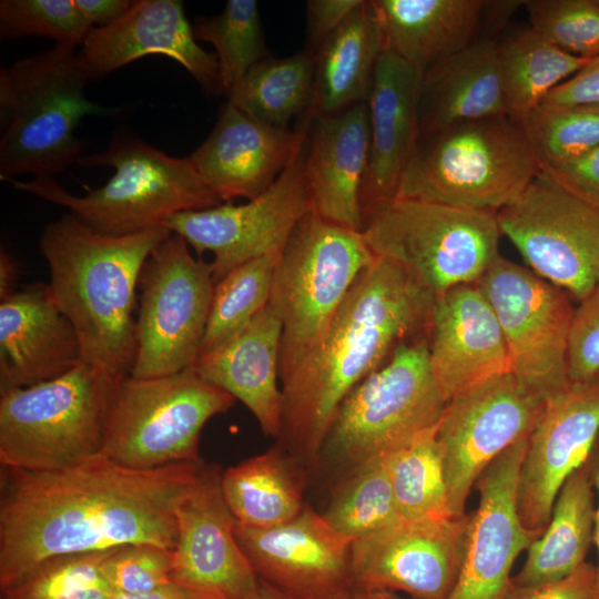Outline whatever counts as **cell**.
Masks as SVG:
<instances>
[{
    "label": "cell",
    "mask_w": 599,
    "mask_h": 599,
    "mask_svg": "<svg viewBox=\"0 0 599 599\" xmlns=\"http://www.w3.org/2000/svg\"><path fill=\"white\" fill-rule=\"evenodd\" d=\"M337 599H405L394 591L374 590L352 587Z\"/></svg>",
    "instance_id": "cell-55"
},
{
    "label": "cell",
    "mask_w": 599,
    "mask_h": 599,
    "mask_svg": "<svg viewBox=\"0 0 599 599\" xmlns=\"http://www.w3.org/2000/svg\"><path fill=\"white\" fill-rule=\"evenodd\" d=\"M280 254L251 260L214 285L200 355L233 337L268 304Z\"/></svg>",
    "instance_id": "cell-39"
},
{
    "label": "cell",
    "mask_w": 599,
    "mask_h": 599,
    "mask_svg": "<svg viewBox=\"0 0 599 599\" xmlns=\"http://www.w3.org/2000/svg\"><path fill=\"white\" fill-rule=\"evenodd\" d=\"M246 599H292V598L260 579V586L257 590Z\"/></svg>",
    "instance_id": "cell-56"
},
{
    "label": "cell",
    "mask_w": 599,
    "mask_h": 599,
    "mask_svg": "<svg viewBox=\"0 0 599 599\" xmlns=\"http://www.w3.org/2000/svg\"><path fill=\"white\" fill-rule=\"evenodd\" d=\"M1 599H7L6 597L1 596Z\"/></svg>",
    "instance_id": "cell-57"
},
{
    "label": "cell",
    "mask_w": 599,
    "mask_h": 599,
    "mask_svg": "<svg viewBox=\"0 0 599 599\" xmlns=\"http://www.w3.org/2000/svg\"><path fill=\"white\" fill-rule=\"evenodd\" d=\"M376 257L362 232L312 211L296 224L276 263L268 302L283 327L281 380L321 339Z\"/></svg>",
    "instance_id": "cell-9"
},
{
    "label": "cell",
    "mask_w": 599,
    "mask_h": 599,
    "mask_svg": "<svg viewBox=\"0 0 599 599\" xmlns=\"http://www.w3.org/2000/svg\"><path fill=\"white\" fill-rule=\"evenodd\" d=\"M599 436V380L569 383L546 400L532 427L517 484V509L538 539L569 476L581 467Z\"/></svg>",
    "instance_id": "cell-18"
},
{
    "label": "cell",
    "mask_w": 599,
    "mask_h": 599,
    "mask_svg": "<svg viewBox=\"0 0 599 599\" xmlns=\"http://www.w3.org/2000/svg\"><path fill=\"white\" fill-rule=\"evenodd\" d=\"M386 50L425 72L483 39L486 0H373Z\"/></svg>",
    "instance_id": "cell-29"
},
{
    "label": "cell",
    "mask_w": 599,
    "mask_h": 599,
    "mask_svg": "<svg viewBox=\"0 0 599 599\" xmlns=\"http://www.w3.org/2000/svg\"><path fill=\"white\" fill-rule=\"evenodd\" d=\"M213 268L172 233L141 271L136 353L130 375L148 378L192 367L200 356L213 290Z\"/></svg>",
    "instance_id": "cell-12"
},
{
    "label": "cell",
    "mask_w": 599,
    "mask_h": 599,
    "mask_svg": "<svg viewBox=\"0 0 599 599\" xmlns=\"http://www.w3.org/2000/svg\"><path fill=\"white\" fill-rule=\"evenodd\" d=\"M78 163L111 166L114 173L83 196L69 193L53 176L8 182L19 191L68 209L90 229L114 236L163 226L180 212L222 204L189 156H171L129 130H118L102 152L82 155Z\"/></svg>",
    "instance_id": "cell-4"
},
{
    "label": "cell",
    "mask_w": 599,
    "mask_h": 599,
    "mask_svg": "<svg viewBox=\"0 0 599 599\" xmlns=\"http://www.w3.org/2000/svg\"><path fill=\"white\" fill-rule=\"evenodd\" d=\"M528 436L493 460L475 484L479 502L469 515L463 567L447 599H502L512 586L510 571L516 558L535 541L517 509L518 476Z\"/></svg>",
    "instance_id": "cell-21"
},
{
    "label": "cell",
    "mask_w": 599,
    "mask_h": 599,
    "mask_svg": "<svg viewBox=\"0 0 599 599\" xmlns=\"http://www.w3.org/2000/svg\"><path fill=\"white\" fill-rule=\"evenodd\" d=\"M282 323L267 304L243 329L193 365L209 383L244 404L267 436L278 437Z\"/></svg>",
    "instance_id": "cell-28"
},
{
    "label": "cell",
    "mask_w": 599,
    "mask_h": 599,
    "mask_svg": "<svg viewBox=\"0 0 599 599\" xmlns=\"http://www.w3.org/2000/svg\"><path fill=\"white\" fill-rule=\"evenodd\" d=\"M202 465L133 469L100 454L49 471L2 467L1 592L55 557L139 544L173 550L176 506Z\"/></svg>",
    "instance_id": "cell-1"
},
{
    "label": "cell",
    "mask_w": 599,
    "mask_h": 599,
    "mask_svg": "<svg viewBox=\"0 0 599 599\" xmlns=\"http://www.w3.org/2000/svg\"><path fill=\"white\" fill-rule=\"evenodd\" d=\"M436 428L384 456L394 498L404 520L451 517Z\"/></svg>",
    "instance_id": "cell-37"
},
{
    "label": "cell",
    "mask_w": 599,
    "mask_h": 599,
    "mask_svg": "<svg viewBox=\"0 0 599 599\" xmlns=\"http://www.w3.org/2000/svg\"><path fill=\"white\" fill-rule=\"evenodd\" d=\"M575 309L567 348L569 383L599 377V285Z\"/></svg>",
    "instance_id": "cell-45"
},
{
    "label": "cell",
    "mask_w": 599,
    "mask_h": 599,
    "mask_svg": "<svg viewBox=\"0 0 599 599\" xmlns=\"http://www.w3.org/2000/svg\"><path fill=\"white\" fill-rule=\"evenodd\" d=\"M476 284L499 323L510 373L546 400L564 390L575 312L568 294L500 255Z\"/></svg>",
    "instance_id": "cell-13"
},
{
    "label": "cell",
    "mask_w": 599,
    "mask_h": 599,
    "mask_svg": "<svg viewBox=\"0 0 599 599\" xmlns=\"http://www.w3.org/2000/svg\"><path fill=\"white\" fill-rule=\"evenodd\" d=\"M540 105H599V55L549 92Z\"/></svg>",
    "instance_id": "cell-49"
},
{
    "label": "cell",
    "mask_w": 599,
    "mask_h": 599,
    "mask_svg": "<svg viewBox=\"0 0 599 599\" xmlns=\"http://www.w3.org/2000/svg\"><path fill=\"white\" fill-rule=\"evenodd\" d=\"M309 121L296 130L264 124L229 101L206 140L189 159L221 202L263 194L308 138Z\"/></svg>",
    "instance_id": "cell-22"
},
{
    "label": "cell",
    "mask_w": 599,
    "mask_h": 599,
    "mask_svg": "<svg viewBox=\"0 0 599 599\" xmlns=\"http://www.w3.org/2000/svg\"><path fill=\"white\" fill-rule=\"evenodd\" d=\"M497 221L530 270L578 302L599 285V207L544 171Z\"/></svg>",
    "instance_id": "cell-14"
},
{
    "label": "cell",
    "mask_w": 599,
    "mask_h": 599,
    "mask_svg": "<svg viewBox=\"0 0 599 599\" xmlns=\"http://www.w3.org/2000/svg\"><path fill=\"white\" fill-rule=\"evenodd\" d=\"M81 361L77 332L48 284H27L0 302V390L57 378Z\"/></svg>",
    "instance_id": "cell-25"
},
{
    "label": "cell",
    "mask_w": 599,
    "mask_h": 599,
    "mask_svg": "<svg viewBox=\"0 0 599 599\" xmlns=\"http://www.w3.org/2000/svg\"><path fill=\"white\" fill-rule=\"evenodd\" d=\"M363 0H309L306 2L308 51L322 43L347 19Z\"/></svg>",
    "instance_id": "cell-48"
},
{
    "label": "cell",
    "mask_w": 599,
    "mask_h": 599,
    "mask_svg": "<svg viewBox=\"0 0 599 599\" xmlns=\"http://www.w3.org/2000/svg\"><path fill=\"white\" fill-rule=\"evenodd\" d=\"M110 550L49 559L2 591V596L7 599H112L115 595L101 570Z\"/></svg>",
    "instance_id": "cell-41"
},
{
    "label": "cell",
    "mask_w": 599,
    "mask_h": 599,
    "mask_svg": "<svg viewBox=\"0 0 599 599\" xmlns=\"http://www.w3.org/2000/svg\"><path fill=\"white\" fill-rule=\"evenodd\" d=\"M85 19L95 28L108 27L122 18L131 8L130 0H74Z\"/></svg>",
    "instance_id": "cell-50"
},
{
    "label": "cell",
    "mask_w": 599,
    "mask_h": 599,
    "mask_svg": "<svg viewBox=\"0 0 599 599\" xmlns=\"http://www.w3.org/2000/svg\"><path fill=\"white\" fill-rule=\"evenodd\" d=\"M597 590V567L585 562L573 572L534 586L509 588L502 599H595Z\"/></svg>",
    "instance_id": "cell-46"
},
{
    "label": "cell",
    "mask_w": 599,
    "mask_h": 599,
    "mask_svg": "<svg viewBox=\"0 0 599 599\" xmlns=\"http://www.w3.org/2000/svg\"><path fill=\"white\" fill-rule=\"evenodd\" d=\"M89 81L75 48L63 44L0 69L1 180L53 176L78 163L85 148L78 123L110 113L87 98Z\"/></svg>",
    "instance_id": "cell-5"
},
{
    "label": "cell",
    "mask_w": 599,
    "mask_h": 599,
    "mask_svg": "<svg viewBox=\"0 0 599 599\" xmlns=\"http://www.w3.org/2000/svg\"><path fill=\"white\" fill-rule=\"evenodd\" d=\"M541 171L573 195L599 207V145L579 159Z\"/></svg>",
    "instance_id": "cell-47"
},
{
    "label": "cell",
    "mask_w": 599,
    "mask_h": 599,
    "mask_svg": "<svg viewBox=\"0 0 599 599\" xmlns=\"http://www.w3.org/2000/svg\"><path fill=\"white\" fill-rule=\"evenodd\" d=\"M545 404L511 373L479 382L447 402L436 441L453 518L466 515L468 496L481 473L530 434Z\"/></svg>",
    "instance_id": "cell-15"
},
{
    "label": "cell",
    "mask_w": 599,
    "mask_h": 599,
    "mask_svg": "<svg viewBox=\"0 0 599 599\" xmlns=\"http://www.w3.org/2000/svg\"><path fill=\"white\" fill-rule=\"evenodd\" d=\"M124 376L82 359L57 378L0 390L1 466L49 471L100 455Z\"/></svg>",
    "instance_id": "cell-7"
},
{
    "label": "cell",
    "mask_w": 599,
    "mask_h": 599,
    "mask_svg": "<svg viewBox=\"0 0 599 599\" xmlns=\"http://www.w3.org/2000/svg\"><path fill=\"white\" fill-rule=\"evenodd\" d=\"M446 405L432 369L427 333L406 341L341 403L317 465L343 477L435 428Z\"/></svg>",
    "instance_id": "cell-8"
},
{
    "label": "cell",
    "mask_w": 599,
    "mask_h": 599,
    "mask_svg": "<svg viewBox=\"0 0 599 599\" xmlns=\"http://www.w3.org/2000/svg\"><path fill=\"white\" fill-rule=\"evenodd\" d=\"M521 122L541 170L571 162L599 145V105H539Z\"/></svg>",
    "instance_id": "cell-40"
},
{
    "label": "cell",
    "mask_w": 599,
    "mask_h": 599,
    "mask_svg": "<svg viewBox=\"0 0 599 599\" xmlns=\"http://www.w3.org/2000/svg\"><path fill=\"white\" fill-rule=\"evenodd\" d=\"M235 538L257 577L292 599H337L352 588V540L306 504L272 527L236 524Z\"/></svg>",
    "instance_id": "cell-19"
},
{
    "label": "cell",
    "mask_w": 599,
    "mask_h": 599,
    "mask_svg": "<svg viewBox=\"0 0 599 599\" xmlns=\"http://www.w3.org/2000/svg\"><path fill=\"white\" fill-rule=\"evenodd\" d=\"M193 32L196 40L213 45L226 97L254 64L270 57L255 0H229L221 13L199 18Z\"/></svg>",
    "instance_id": "cell-38"
},
{
    "label": "cell",
    "mask_w": 599,
    "mask_h": 599,
    "mask_svg": "<svg viewBox=\"0 0 599 599\" xmlns=\"http://www.w3.org/2000/svg\"><path fill=\"white\" fill-rule=\"evenodd\" d=\"M468 522L469 515L403 520L354 540L352 587L447 599L463 567Z\"/></svg>",
    "instance_id": "cell-17"
},
{
    "label": "cell",
    "mask_w": 599,
    "mask_h": 599,
    "mask_svg": "<svg viewBox=\"0 0 599 599\" xmlns=\"http://www.w3.org/2000/svg\"><path fill=\"white\" fill-rule=\"evenodd\" d=\"M497 42L479 39L423 73L418 100L419 136L455 123L507 114Z\"/></svg>",
    "instance_id": "cell-30"
},
{
    "label": "cell",
    "mask_w": 599,
    "mask_h": 599,
    "mask_svg": "<svg viewBox=\"0 0 599 599\" xmlns=\"http://www.w3.org/2000/svg\"><path fill=\"white\" fill-rule=\"evenodd\" d=\"M530 28L579 58L599 55V0H527Z\"/></svg>",
    "instance_id": "cell-42"
},
{
    "label": "cell",
    "mask_w": 599,
    "mask_h": 599,
    "mask_svg": "<svg viewBox=\"0 0 599 599\" xmlns=\"http://www.w3.org/2000/svg\"><path fill=\"white\" fill-rule=\"evenodd\" d=\"M19 264L8 252L0 253V302L11 296L17 290Z\"/></svg>",
    "instance_id": "cell-53"
},
{
    "label": "cell",
    "mask_w": 599,
    "mask_h": 599,
    "mask_svg": "<svg viewBox=\"0 0 599 599\" xmlns=\"http://www.w3.org/2000/svg\"><path fill=\"white\" fill-rule=\"evenodd\" d=\"M322 516L334 530L352 541L403 521L385 457L373 458L341 477Z\"/></svg>",
    "instance_id": "cell-36"
},
{
    "label": "cell",
    "mask_w": 599,
    "mask_h": 599,
    "mask_svg": "<svg viewBox=\"0 0 599 599\" xmlns=\"http://www.w3.org/2000/svg\"><path fill=\"white\" fill-rule=\"evenodd\" d=\"M171 231L163 226L114 236L70 213L48 224L39 250L54 302L80 341L82 359L130 375L136 353L133 316L141 271Z\"/></svg>",
    "instance_id": "cell-3"
},
{
    "label": "cell",
    "mask_w": 599,
    "mask_h": 599,
    "mask_svg": "<svg viewBox=\"0 0 599 599\" xmlns=\"http://www.w3.org/2000/svg\"><path fill=\"white\" fill-rule=\"evenodd\" d=\"M234 400L193 366L156 377L126 375L114 394L101 454L133 469L201 463L204 425Z\"/></svg>",
    "instance_id": "cell-11"
},
{
    "label": "cell",
    "mask_w": 599,
    "mask_h": 599,
    "mask_svg": "<svg viewBox=\"0 0 599 599\" xmlns=\"http://www.w3.org/2000/svg\"><path fill=\"white\" fill-rule=\"evenodd\" d=\"M306 144L260 196L244 204L180 212L165 221L164 226L183 237L199 257L212 253L215 284L251 260L281 252L296 224L311 212Z\"/></svg>",
    "instance_id": "cell-16"
},
{
    "label": "cell",
    "mask_w": 599,
    "mask_h": 599,
    "mask_svg": "<svg viewBox=\"0 0 599 599\" xmlns=\"http://www.w3.org/2000/svg\"><path fill=\"white\" fill-rule=\"evenodd\" d=\"M497 45L506 113L519 121L590 60L560 50L530 27L498 39Z\"/></svg>",
    "instance_id": "cell-34"
},
{
    "label": "cell",
    "mask_w": 599,
    "mask_h": 599,
    "mask_svg": "<svg viewBox=\"0 0 599 599\" xmlns=\"http://www.w3.org/2000/svg\"><path fill=\"white\" fill-rule=\"evenodd\" d=\"M524 3V0H486L483 39L498 40L511 17Z\"/></svg>",
    "instance_id": "cell-51"
},
{
    "label": "cell",
    "mask_w": 599,
    "mask_h": 599,
    "mask_svg": "<svg viewBox=\"0 0 599 599\" xmlns=\"http://www.w3.org/2000/svg\"><path fill=\"white\" fill-rule=\"evenodd\" d=\"M222 471L202 465L175 510L177 540L173 549V582L246 599L260 586L235 538L236 520L221 488Z\"/></svg>",
    "instance_id": "cell-20"
},
{
    "label": "cell",
    "mask_w": 599,
    "mask_h": 599,
    "mask_svg": "<svg viewBox=\"0 0 599 599\" xmlns=\"http://www.w3.org/2000/svg\"><path fill=\"white\" fill-rule=\"evenodd\" d=\"M78 53L90 80L162 54L180 63L205 91L221 92L216 57L199 45L179 0L133 1L114 23L94 27Z\"/></svg>",
    "instance_id": "cell-23"
},
{
    "label": "cell",
    "mask_w": 599,
    "mask_h": 599,
    "mask_svg": "<svg viewBox=\"0 0 599 599\" xmlns=\"http://www.w3.org/2000/svg\"><path fill=\"white\" fill-rule=\"evenodd\" d=\"M94 27L74 0H2L0 34L2 39L47 37L55 44L77 47Z\"/></svg>",
    "instance_id": "cell-43"
},
{
    "label": "cell",
    "mask_w": 599,
    "mask_h": 599,
    "mask_svg": "<svg viewBox=\"0 0 599 599\" xmlns=\"http://www.w3.org/2000/svg\"><path fill=\"white\" fill-rule=\"evenodd\" d=\"M540 171L521 121L481 118L418 136L396 197L497 213Z\"/></svg>",
    "instance_id": "cell-6"
},
{
    "label": "cell",
    "mask_w": 599,
    "mask_h": 599,
    "mask_svg": "<svg viewBox=\"0 0 599 599\" xmlns=\"http://www.w3.org/2000/svg\"><path fill=\"white\" fill-rule=\"evenodd\" d=\"M422 75L423 72L389 50L385 49L378 59L367 101L370 148L362 187L363 214L397 195L419 136Z\"/></svg>",
    "instance_id": "cell-27"
},
{
    "label": "cell",
    "mask_w": 599,
    "mask_h": 599,
    "mask_svg": "<svg viewBox=\"0 0 599 599\" xmlns=\"http://www.w3.org/2000/svg\"><path fill=\"white\" fill-rule=\"evenodd\" d=\"M305 469L278 444L225 469L221 488L236 524L264 528L294 518L305 505Z\"/></svg>",
    "instance_id": "cell-32"
},
{
    "label": "cell",
    "mask_w": 599,
    "mask_h": 599,
    "mask_svg": "<svg viewBox=\"0 0 599 599\" xmlns=\"http://www.w3.org/2000/svg\"><path fill=\"white\" fill-rule=\"evenodd\" d=\"M597 379L599 380V377Z\"/></svg>",
    "instance_id": "cell-58"
},
{
    "label": "cell",
    "mask_w": 599,
    "mask_h": 599,
    "mask_svg": "<svg viewBox=\"0 0 599 599\" xmlns=\"http://www.w3.org/2000/svg\"><path fill=\"white\" fill-rule=\"evenodd\" d=\"M363 216L362 234L373 253L398 264L435 297L477 283L499 255L495 212L395 197Z\"/></svg>",
    "instance_id": "cell-10"
},
{
    "label": "cell",
    "mask_w": 599,
    "mask_h": 599,
    "mask_svg": "<svg viewBox=\"0 0 599 599\" xmlns=\"http://www.w3.org/2000/svg\"><path fill=\"white\" fill-rule=\"evenodd\" d=\"M427 335L432 369L447 402L479 382L510 373L499 323L476 283L435 297Z\"/></svg>",
    "instance_id": "cell-24"
},
{
    "label": "cell",
    "mask_w": 599,
    "mask_h": 599,
    "mask_svg": "<svg viewBox=\"0 0 599 599\" xmlns=\"http://www.w3.org/2000/svg\"><path fill=\"white\" fill-rule=\"evenodd\" d=\"M173 550L150 544L111 549L101 565L115 596L141 595L170 583Z\"/></svg>",
    "instance_id": "cell-44"
},
{
    "label": "cell",
    "mask_w": 599,
    "mask_h": 599,
    "mask_svg": "<svg viewBox=\"0 0 599 599\" xmlns=\"http://www.w3.org/2000/svg\"><path fill=\"white\" fill-rule=\"evenodd\" d=\"M587 463L590 469L591 479H592V484H593L596 496H597L595 529H593V541L598 550V566H596L597 567V590H596L595 599H599V436L591 449V453L588 457Z\"/></svg>",
    "instance_id": "cell-54"
},
{
    "label": "cell",
    "mask_w": 599,
    "mask_h": 599,
    "mask_svg": "<svg viewBox=\"0 0 599 599\" xmlns=\"http://www.w3.org/2000/svg\"><path fill=\"white\" fill-rule=\"evenodd\" d=\"M595 487L586 461L562 485L545 532L527 549L526 561L512 579L534 586L560 579L586 562L593 541Z\"/></svg>",
    "instance_id": "cell-33"
},
{
    "label": "cell",
    "mask_w": 599,
    "mask_h": 599,
    "mask_svg": "<svg viewBox=\"0 0 599 599\" xmlns=\"http://www.w3.org/2000/svg\"><path fill=\"white\" fill-rule=\"evenodd\" d=\"M112 599H230L229 597L212 592L186 587L171 581L150 592L141 595H121L114 596Z\"/></svg>",
    "instance_id": "cell-52"
},
{
    "label": "cell",
    "mask_w": 599,
    "mask_h": 599,
    "mask_svg": "<svg viewBox=\"0 0 599 599\" xmlns=\"http://www.w3.org/2000/svg\"><path fill=\"white\" fill-rule=\"evenodd\" d=\"M434 300L398 264L377 256L321 339L282 379L278 445L305 467L316 466L341 403L398 345L427 333Z\"/></svg>",
    "instance_id": "cell-2"
},
{
    "label": "cell",
    "mask_w": 599,
    "mask_h": 599,
    "mask_svg": "<svg viewBox=\"0 0 599 599\" xmlns=\"http://www.w3.org/2000/svg\"><path fill=\"white\" fill-rule=\"evenodd\" d=\"M307 146L305 172L311 211L362 232V187L370 148L367 102L316 118Z\"/></svg>",
    "instance_id": "cell-26"
},
{
    "label": "cell",
    "mask_w": 599,
    "mask_h": 599,
    "mask_svg": "<svg viewBox=\"0 0 599 599\" xmlns=\"http://www.w3.org/2000/svg\"><path fill=\"white\" fill-rule=\"evenodd\" d=\"M315 55L307 49L286 58H266L254 64L227 101L270 126L287 129L298 113L308 111L314 91Z\"/></svg>",
    "instance_id": "cell-35"
},
{
    "label": "cell",
    "mask_w": 599,
    "mask_h": 599,
    "mask_svg": "<svg viewBox=\"0 0 599 599\" xmlns=\"http://www.w3.org/2000/svg\"><path fill=\"white\" fill-rule=\"evenodd\" d=\"M384 50L383 33L372 1H362L314 54L309 118L334 114L367 102L376 64Z\"/></svg>",
    "instance_id": "cell-31"
}]
</instances>
